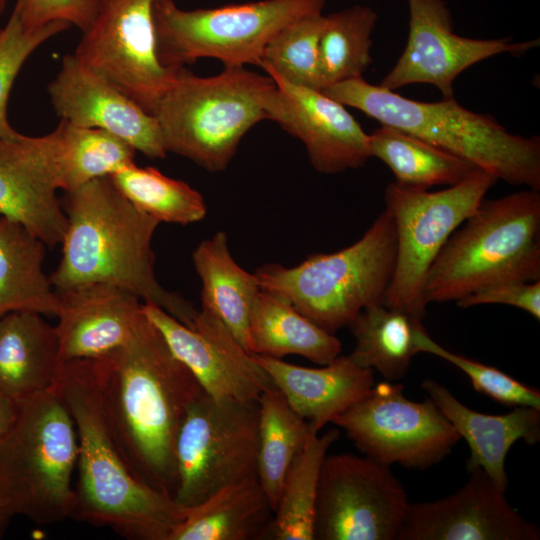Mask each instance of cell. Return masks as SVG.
<instances>
[{
	"label": "cell",
	"instance_id": "obj_1",
	"mask_svg": "<svg viewBox=\"0 0 540 540\" xmlns=\"http://www.w3.org/2000/svg\"><path fill=\"white\" fill-rule=\"evenodd\" d=\"M93 360L104 416L125 463L138 480L173 498L176 437L205 391L146 314L124 346Z\"/></svg>",
	"mask_w": 540,
	"mask_h": 540
},
{
	"label": "cell",
	"instance_id": "obj_2",
	"mask_svg": "<svg viewBox=\"0 0 540 540\" xmlns=\"http://www.w3.org/2000/svg\"><path fill=\"white\" fill-rule=\"evenodd\" d=\"M53 390L70 412L78 438L69 518L130 540H169L187 509L138 480L125 463L104 416L94 360L63 362Z\"/></svg>",
	"mask_w": 540,
	"mask_h": 540
},
{
	"label": "cell",
	"instance_id": "obj_3",
	"mask_svg": "<svg viewBox=\"0 0 540 540\" xmlns=\"http://www.w3.org/2000/svg\"><path fill=\"white\" fill-rule=\"evenodd\" d=\"M62 257L49 276L54 289L104 283L125 289L191 327L198 310L166 290L154 269L151 243L159 224L138 210L109 177L66 192Z\"/></svg>",
	"mask_w": 540,
	"mask_h": 540
},
{
	"label": "cell",
	"instance_id": "obj_4",
	"mask_svg": "<svg viewBox=\"0 0 540 540\" xmlns=\"http://www.w3.org/2000/svg\"><path fill=\"white\" fill-rule=\"evenodd\" d=\"M381 125L418 137L498 180L540 190V139L511 134L493 117L474 113L453 98L421 102L357 77L322 90Z\"/></svg>",
	"mask_w": 540,
	"mask_h": 540
},
{
	"label": "cell",
	"instance_id": "obj_5",
	"mask_svg": "<svg viewBox=\"0 0 540 540\" xmlns=\"http://www.w3.org/2000/svg\"><path fill=\"white\" fill-rule=\"evenodd\" d=\"M449 237L425 281L427 304L458 301L484 287L540 280V193L483 199Z\"/></svg>",
	"mask_w": 540,
	"mask_h": 540
},
{
	"label": "cell",
	"instance_id": "obj_6",
	"mask_svg": "<svg viewBox=\"0 0 540 540\" xmlns=\"http://www.w3.org/2000/svg\"><path fill=\"white\" fill-rule=\"evenodd\" d=\"M274 88L269 75L245 66L224 67L207 77L181 68L151 114L168 153L188 158L209 172H221L248 131L267 120Z\"/></svg>",
	"mask_w": 540,
	"mask_h": 540
},
{
	"label": "cell",
	"instance_id": "obj_7",
	"mask_svg": "<svg viewBox=\"0 0 540 540\" xmlns=\"http://www.w3.org/2000/svg\"><path fill=\"white\" fill-rule=\"evenodd\" d=\"M396 229L385 208L364 235L334 253H315L294 267L264 264L254 273L259 287L291 303L334 334L364 308L383 303L396 261Z\"/></svg>",
	"mask_w": 540,
	"mask_h": 540
},
{
	"label": "cell",
	"instance_id": "obj_8",
	"mask_svg": "<svg viewBox=\"0 0 540 540\" xmlns=\"http://www.w3.org/2000/svg\"><path fill=\"white\" fill-rule=\"evenodd\" d=\"M77 457L74 421L53 389L20 403L0 439V503L38 524L69 518Z\"/></svg>",
	"mask_w": 540,
	"mask_h": 540
},
{
	"label": "cell",
	"instance_id": "obj_9",
	"mask_svg": "<svg viewBox=\"0 0 540 540\" xmlns=\"http://www.w3.org/2000/svg\"><path fill=\"white\" fill-rule=\"evenodd\" d=\"M326 0H260L210 9L184 10L174 0H157V54L171 70L201 58L224 67L259 66L271 38L287 24L322 12Z\"/></svg>",
	"mask_w": 540,
	"mask_h": 540
},
{
	"label": "cell",
	"instance_id": "obj_10",
	"mask_svg": "<svg viewBox=\"0 0 540 540\" xmlns=\"http://www.w3.org/2000/svg\"><path fill=\"white\" fill-rule=\"evenodd\" d=\"M498 181L476 169L459 183L436 192L390 183L384 194L396 229V261L383 304L423 320L425 281L439 252Z\"/></svg>",
	"mask_w": 540,
	"mask_h": 540
},
{
	"label": "cell",
	"instance_id": "obj_11",
	"mask_svg": "<svg viewBox=\"0 0 540 540\" xmlns=\"http://www.w3.org/2000/svg\"><path fill=\"white\" fill-rule=\"evenodd\" d=\"M258 438L257 400L203 393L176 437L174 501L192 508L227 485L257 477Z\"/></svg>",
	"mask_w": 540,
	"mask_h": 540
},
{
	"label": "cell",
	"instance_id": "obj_12",
	"mask_svg": "<svg viewBox=\"0 0 540 540\" xmlns=\"http://www.w3.org/2000/svg\"><path fill=\"white\" fill-rule=\"evenodd\" d=\"M410 504L390 466L366 455H327L318 481L313 538L395 540Z\"/></svg>",
	"mask_w": 540,
	"mask_h": 540
},
{
	"label": "cell",
	"instance_id": "obj_13",
	"mask_svg": "<svg viewBox=\"0 0 540 540\" xmlns=\"http://www.w3.org/2000/svg\"><path fill=\"white\" fill-rule=\"evenodd\" d=\"M332 423L345 431L363 455L387 466L427 469L441 462L461 440L430 398L412 401L405 397L402 384L389 382L375 383Z\"/></svg>",
	"mask_w": 540,
	"mask_h": 540
},
{
	"label": "cell",
	"instance_id": "obj_14",
	"mask_svg": "<svg viewBox=\"0 0 540 540\" xmlns=\"http://www.w3.org/2000/svg\"><path fill=\"white\" fill-rule=\"evenodd\" d=\"M156 1L100 0L74 52L81 63L150 114L179 70L166 68L158 58Z\"/></svg>",
	"mask_w": 540,
	"mask_h": 540
},
{
	"label": "cell",
	"instance_id": "obj_15",
	"mask_svg": "<svg viewBox=\"0 0 540 540\" xmlns=\"http://www.w3.org/2000/svg\"><path fill=\"white\" fill-rule=\"evenodd\" d=\"M409 32L406 46L380 86L395 91L411 84L435 86L444 98H453L455 79L470 66L494 55H522L539 40L514 42L510 37L474 39L453 32L444 0H407Z\"/></svg>",
	"mask_w": 540,
	"mask_h": 540
},
{
	"label": "cell",
	"instance_id": "obj_16",
	"mask_svg": "<svg viewBox=\"0 0 540 540\" xmlns=\"http://www.w3.org/2000/svg\"><path fill=\"white\" fill-rule=\"evenodd\" d=\"M143 311L208 395L257 400L272 385L253 354L208 306L201 304L191 327L156 305L143 303Z\"/></svg>",
	"mask_w": 540,
	"mask_h": 540
},
{
	"label": "cell",
	"instance_id": "obj_17",
	"mask_svg": "<svg viewBox=\"0 0 540 540\" xmlns=\"http://www.w3.org/2000/svg\"><path fill=\"white\" fill-rule=\"evenodd\" d=\"M454 493L412 503L397 540H539L524 518L482 470L474 469Z\"/></svg>",
	"mask_w": 540,
	"mask_h": 540
},
{
	"label": "cell",
	"instance_id": "obj_18",
	"mask_svg": "<svg viewBox=\"0 0 540 540\" xmlns=\"http://www.w3.org/2000/svg\"><path fill=\"white\" fill-rule=\"evenodd\" d=\"M275 88L267 103V120L298 138L309 161L322 174H337L365 165L371 158L366 134L346 106L322 90L292 84L266 72Z\"/></svg>",
	"mask_w": 540,
	"mask_h": 540
},
{
	"label": "cell",
	"instance_id": "obj_19",
	"mask_svg": "<svg viewBox=\"0 0 540 540\" xmlns=\"http://www.w3.org/2000/svg\"><path fill=\"white\" fill-rule=\"evenodd\" d=\"M48 94L61 120L111 133L150 159L166 157L156 118L74 54L63 57Z\"/></svg>",
	"mask_w": 540,
	"mask_h": 540
},
{
	"label": "cell",
	"instance_id": "obj_20",
	"mask_svg": "<svg viewBox=\"0 0 540 540\" xmlns=\"http://www.w3.org/2000/svg\"><path fill=\"white\" fill-rule=\"evenodd\" d=\"M59 189L51 133L0 137V216L22 224L47 247L61 244L67 218L57 197Z\"/></svg>",
	"mask_w": 540,
	"mask_h": 540
},
{
	"label": "cell",
	"instance_id": "obj_21",
	"mask_svg": "<svg viewBox=\"0 0 540 540\" xmlns=\"http://www.w3.org/2000/svg\"><path fill=\"white\" fill-rule=\"evenodd\" d=\"M55 294L62 363L113 353L132 338L145 318L143 302L117 286L83 284L55 289Z\"/></svg>",
	"mask_w": 540,
	"mask_h": 540
},
{
	"label": "cell",
	"instance_id": "obj_22",
	"mask_svg": "<svg viewBox=\"0 0 540 540\" xmlns=\"http://www.w3.org/2000/svg\"><path fill=\"white\" fill-rule=\"evenodd\" d=\"M292 409L317 431L360 399L374 386V371L362 368L348 355H339L319 368L253 354Z\"/></svg>",
	"mask_w": 540,
	"mask_h": 540
},
{
	"label": "cell",
	"instance_id": "obj_23",
	"mask_svg": "<svg viewBox=\"0 0 540 540\" xmlns=\"http://www.w3.org/2000/svg\"><path fill=\"white\" fill-rule=\"evenodd\" d=\"M421 387L467 442L470 451L467 472L482 469L506 491L507 454L517 441L528 445L540 441V409L517 406L505 414H485L461 403L449 389L433 379L424 380Z\"/></svg>",
	"mask_w": 540,
	"mask_h": 540
},
{
	"label": "cell",
	"instance_id": "obj_24",
	"mask_svg": "<svg viewBox=\"0 0 540 540\" xmlns=\"http://www.w3.org/2000/svg\"><path fill=\"white\" fill-rule=\"evenodd\" d=\"M61 366L56 328L42 314L0 317V389L13 400L20 404L53 389Z\"/></svg>",
	"mask_w": 540,
	"mask_h": 540
},
{
	"label": "cell",
	"instance_id": "obj_25",
	"mask_svg": "<svg viewBox=\"0 0 540 540\" xmlns=\"http://www.w3.org/2000/svg\"><path fill=\"white\" fill-rule=\"evenodd\" d=\"M273 515L258 478L245 479L188 508L169 540H264Z\"/></svg>",
	"mask_w": 540,
	"mask_h": 540
},
{
	"label": "cell",
	"instance_id": "obj_26",
	"mask_svg": "<svg viewBox=\"0 0 540 540\" xmlns=\"http://www.w3.org/2000/svg\"><path fill=\"white\" fill-rule=\"evenodd\" d=\"M342 345L284 298L259 290L249 319L248 351L282 359L299 355L325 365L340 355Z\"/></svg>",
	"mask_w": 540,
	"mask_h": 540
},
{
	"label": "cell",
	"instance_id": "obj_27",
	"mask_svg": "<svg viewBox=\"0 0 540 540\" xmlns=\"http://www.w3.org/2000/svg\"><path fill=\"white\" fill-rule=\"evenodd\" d=\"M46 247L22 224L0 217V317L14 311L56 316L55 289L43 270Z\"/></svg>",
	"mask_w": 540,
	"mask_h": 540
},
{
	"label": "cell",
	"instance_id": "obj_28",
	"mask_svg": "<svg viewBox=\"0 0 540 540\" xmlns=\"http://www.w3.org/2000/svg\"><path fill=\"white\" fill-rule=\"evenodd\" d=\"M192 260L202 282L201 304L211 308L248 351L249 319L260 290L255 274L233 259L224 231L201 241Z\"/></svg>",
	"mask_w": 540,
	"mask_h": 540
},
{
	"label": "cell",
	"instance_id": "obj_29",
	"mask_svg": "<svg viewBox=\"0 0 540 540\" xmlns=\"http://www.w3.org/2000/svg\"><path fill=\"white\" fill-rule=\"evenodd\" d=\"M349 327L355 338L348 355L352 361L387 380H399L419 353L416 337L424 325L418 317L376 303L361 310Z\"/></svg>",
	"mask_w": 540,
	"mask_h": 540
},
{
	"label": "cell",
	"instance_id": "obj_30",
	"mask_svg": "<svg viewBox=\"0 0 540 540\" xmlns=\"http://www.w3.org/2000/svg\"><path fill=\"white\" fill-rule=\"evenodd\" d=\"M257 401V478L274 511L292 463L311 433L317 430L292 409L273 384L261 393Z\"/></svg>",
	"mask_w": 540,
	"mask_h": 540
},
{
	"label": "cell",
	"instance_id": "obj_31",
	"mask_svg": "<svg viewBox=\"0 0 540 540\" xmlns=\"http://www.w3.org/2000/svg\"><path fill=\"white\" fill-rule=\"evenodd\" d=\"M369 150L371 157L390 168L395 183L415 189L452 186L478 169L418 137L386 125L369 134Z\"/></svg>",
	"mask_w": 540,
	"mask_h": 540
},
{
	"label": "cell",
	"instance_id": "obj_32",
	"mask_svg": "<svg viewBox=\"0 0 540 540\" xmlns=\"http://www.w3.org/2000/svg\"><path fill=\"white\" fill-rule=\"evenodd\" d=\"M339 438L337 429L313 431L292 463L282 486L268 540H314L313 524L318 481L327 452Z\"/></svg>",
	"mask_w": 540,
	"mask_h": 540
},
{
	"label": "cell",
	"instance_id": "obj_33",
	"mask_svg": "<svg viewBox=\"0 0 540 540\" xmlns=\"http://www.w3.org/2000/svg\"><path fill=\"white\" fill-rule=\"evenodd\" d=\"M51 134L56 145L60 189L65 192L135 163L136 150L106 131L60 120Z\"/></svg>",
	"mask_w": 540,
	"mask_h": 540
},
{
	"label": "cell",
	"instance_id": "obj_34",
	"mask_svg": "<svg viewBox=\"0 0 540 540\" xmlns=\"http://www.w3.org/2000/svg\"><path fill=\"white\" fill-rule=\"evenodd\" d=\"M378 16L365 5H354L325 16L319 39L322 90L362 77L372 63L371 34Z\"/></svg>",
	"mask_w": 540,
	"mask_h": 540
},
{
	"label": "cell",
	"instance_id": "obj_35",
	"mask_svg": "<svg viewBox=\"0 0 540 540\" xmlns=\"http://www.w3.org/2000/svg\"><path fill=\"white\" fill-rule=\"evenodd\" d=\"M109 178L138 210L159 223L187 225L202 220L207 213L200 192L156 168L132 163Z\"/></svg>",
	"mask_w": 540,
	"mask_h": 540
},
{
	"label": "cell",
	"instance_id": "obj_36",
	"mask_svg": "<svg viewBox=\"0 0 540 540\" xmlns=\"http://www.w3.org/2000/svg\"><path fill=\"white\" fill-rule=\"evenodd\" d=\"M324 19L315 12L287 24L266 45L259 67L292 84L322 90L319 39Z\"/></svg>",
	"mask_w": 540,
	"mask_h": 540
},
{
	"label": "cell",
	"instance_id": "obj_37",
	"mask_svg": "<svg viewBox=\"0 0 540 540\" xmlns=\"http://www.w3.org/2000/svg\"><path fill=\"white\" fill-rule=\"evenodd\" d=\"M70 27L69 23L57 21L36 29L28 28L15 3L0 34V137L12 139L20 134L8 120L7 107L12 87L23 65L39 46Z\"/></svg>",
	"mask_w": 540,
	"mask_h": 540
},
{
	"label": "cell",
	"instance_id": "obj_38",
	"mask_svg": "<svg viewBox=\"0 0 540 540\" xmlns=\"http://www.w3.org/2000/svg\"><path fill=\"white\" fill-rule=\"evenodd\" d=\"M416 343L419 353L435 355L462 370L478 393L505 406H527L540 409L539 390L516 380L496 367L444 348L428 335L425 327L417 333Z\"/></svg>",
	"mask_w": 540,
	"mask_h": 540
},
{
	"label": "cell",
	"instance_id": "obj_39",
	"mask_svg": "<svg viewBox=\"0 0 540 540\" xmlns=\"http://www.w3.org/2000/svg\"><path fill=\"white\" fill-rule=\"evenodd\" d=\"M16 3L28 28L61 21L83 32L94 19L100 0H17Z\"/></svg>",
	"mask_w": 540,
	"mask_h": 540
},
{
	"label": "cell",
	"instance_id": "obj_40",
	"mask_svg": "<svg viewBox=\"0 0 540 540\" xmlns=\"http://www.w3.org/2000/svg\"><path fill=\"white\" fill-rule=\"evenodd\" d=\"M484 304L517 307L539 320L540 280L501 282L479 289L456 301V305L463 309Z\"/></svg>",
	"mask_w": 540,
	"mask_h": 540
},
{
	"label": "cell",
	"instance_id": "obj_41",
	"mask_svg": "<svg viewBox=\"0 0 540 540\" xmlns=\"http://www.w3.org/2000/svg\"><path fill=\"white\" fill-rule=\"evenodd\" d=\"M18 412L19 404L0 389V439L14 426Z\"/></svg>",
	"mask_w": 540,
	"mask_h": 540
},
{
	"label": "cell",
	"instance_id": "obj_42",
	"mask_svg": "<svg viewBox=\"0 0 540 540\" xmlns=\"http://www.w3.org/2000/svg\"><path fill=\"white\" fill-rule=\"evenodd\" d=\"M12 518L13 516L0 503V538L4 536Z\"/></svg>",
	"mask_w": 540,
	"mask_h": 540
},
{
	"label": "cell",
	"instance_id": "obj_43",
	"mask_svg": "<svg viewBox=\"0 0 540 540\" xmlns=\"http://www.w3.org/2000/svg\"><path fill=\"white\" fill-rule=\"evenodd\" d=\"M7 2H8V0H0V16H1V15L3 14V12H4V10H5V8H6V5H7ZM2 29H3V27L0 26V34H1V32H2Z\"/></svg>",
	"mask_w": 540,
	"mask_h": 540
},
{
	"label": "cell",
	"instance_id": "obj_44",
	"mask_svg": "<svg viewBox=\"0 0 540 540\" xmlns=\"http://www.w3.org/2000/svg\"><path fill=\"white\" fill-rule=\"evenodd\" d=\"M1 217V216H0Z\"/></svg>",
	"mask_w": 540,
	"mask_h": 540
}]
</instances>
